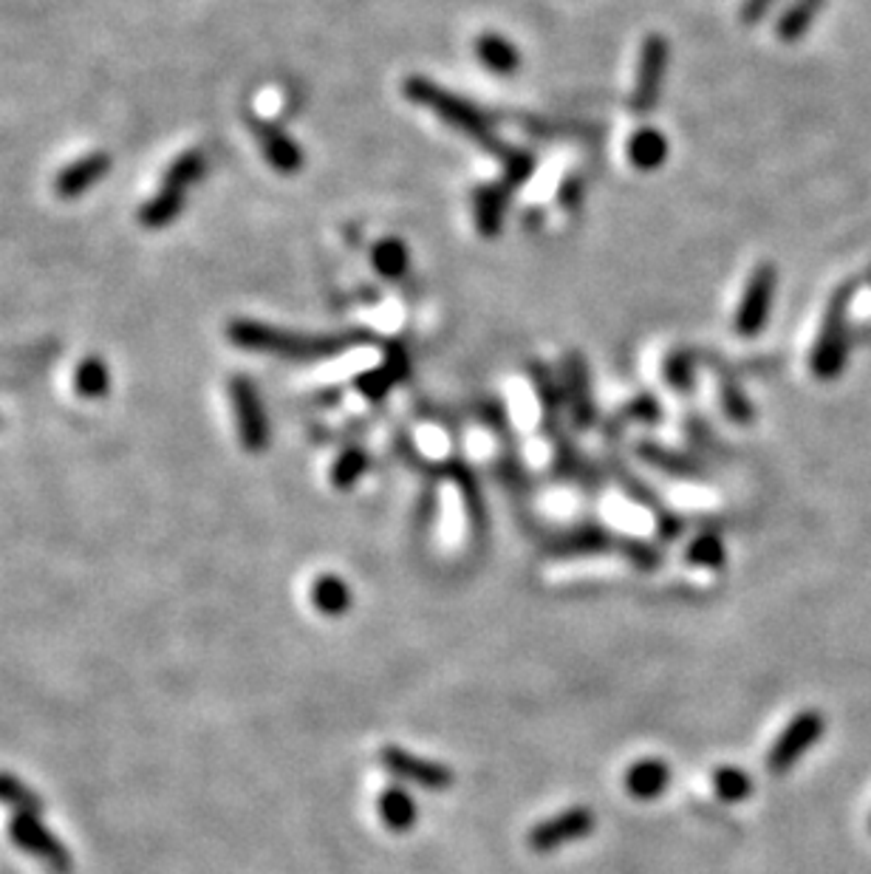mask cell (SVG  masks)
Returning a JSON list of instances; mask_svg holds the SVG:
<instances>
[{
  "label": "cell",
  "mask_w": 871,
  "mask_h": 874,
  "mask_svg": "<svg viewBox=\"0 0 871 874\" xmlns=\"http://www.w3.org/2000/svg\"><path fill=\"white\" fill-rule=\"evenodd\" d=\"M12 838L18 841V847H23L26 852L37 854L41 861H46L52 869H68V854L60 843L54 841V835H48L41 827V820L34 818L32 813H18L12 820Z\"/></svg>",
  "instance_id": "obj_12"
},
{
  "label": "cell",
  "mask_w": 871,
  "mask_h": 874,
  "mask_svg": "<svg viewBox=\"0 0 871 874\" xmlns=\"http://www.w3.org/2000/svg\"><path fill=\"white\" fill-rule=\"evenodd\" d=\"M0 801H7V804H12L14 809H21V813L34 815L41 809V801L34 798L23 784H18L12 775H0Z\"/></svg>",
  "instance_id": "obj_29"
},
{
  "label": "cell",
  "mask_w": 871,
  "mask_h": 874,
  "mask_svg": "<svg viewBox=\"0 0 871 874\" xmlns=\"http://www.w3.org/2000/svg\"><path fill=\"white\" fill-rule=\"evenodd\" d=\"M380 818H383V824L388 829L403 832V829L414 827L416 804L410 801L408 793H403V790H388V793L380 798Z\"/></svg>",
  "instance_id": "obj_24"
},
{
  "label": "cell",
  "mask_w": 871,
  "mask_h": 874,
  "mask_svg": "<svg viewBox=\"0 0 871 874\" xmlns=\"http://www.w3.org/2000/svg\"><path fill=\"white\" fill-rule=\"evenodd\" d=\"M691 560L699 566H719L722 564V544H719V538H713V535H702V538H697V544L691 546Z\"/></svg>",
  "instance_id": "obj_31"
},
{
  "label": "cell",
  "mask_w": 871,
  "mask_h": 874,
  "mask_svg": "<svg viewBox=\"0 0 871 874\" xmlns=\"http://www.w3.org/2000/svg\"><path fill=\"white\" fill-rule=\"evenodd\" d=\"M312 603L317 605V612L329 614V617H340V614L349 612L351 605L349 586L342 583L340 578H335V575H323V578L315 580Z\"/></svg>",
  "instance_id": "obj_22"
},
{
  "label": "cell",
  "mask_w": 871,
  "mask_h": 874,
  "mask_svg": "<svg viewBox=\"0 0 871 874\" xmlns=\"http://www.w3.org/2000/svg\"><path fill=\"white\" fill-rule=\"evenodd\" d=\"M207 156L204 150H184L179 159L170 162V168L165 170V179H161V188H173V190H184L195 188L207 175Z\"/></svg>",
  "instance_id": "obj_20"
},
{
  "label": "cell",
  "mask_w": 871,
  "mask_h": 874,
  "mask_svg": "<svg viewBox=\"0 0 871 874\" xmlns=\"http://www.w3.org/2000/svg\"><path fill=\"white\" fill-rule=\"evenodd\" d=\"M75 390L82 399H102L111 390V371L100 356H88L75 371Z\"/></svg>",
  "instance_id": "obj_23"
},
{
  "label": "cell",
  "mask_w": 871,
  "mask_h": 874,
  "mask_svg": "<svg viewBox=\"0 0 871 874\" xmlns=\"http://www.w3.org/2000/svg\"><path fill=\"white\" fill-rule=\"evenodd\" d=\"M625 150H629V162L634 168L643 170V173H651V170H659L668 162L670 145L657 128H640L629 139V148Z\"/></svg>",
  "instance_id": "obj_17"
},
{
  "label": "cell",
  "mask_w": 871,
  "mask_h": 874,
  "mask_svg": "<svg viewBox=\"0 0 871 874\" xmlns=\"http://www.w3.org/2000/svg\"><path fill=\"white\" fill-rule=\"evenodd\" d=\"M249 130H252L256 141L261 145L263 159L269 162V168L286 175L297 173V170L303 168L306 156H303L301 145H297L286 130L278 128V125H272V122L267 120H256V116H249Z\"/></svg>",
  "instance_id": "obj_9"
},
{
  "label": "cell",
  "mask_w": 871,
  "mask_h": 874,
  "mask_svg": "<svg viewBox=\"0 0 871 874\" xmlns=\"http://www.w3.org/2000/svg\"><path fill=\"white\" fill-rule=\"evenodd\" d=\"M371 263H374V270L383 277L399 281L408 272V247L399 238H383V241H376L374 249H371Z\"/></svg>",
  "instance_id": "obj_21"
},
{
  "label": "cell",
  "mask_w": 871,
  "mask_h": 874,
  "mask_svg": "<svg viewBox=\"0 0 871 874\" xmlns=\"http://www.w3.org/2000/svg\"><path fill=\"white\" fill-rule=\"evenodd\" d=\"M229 402H233L235 422H238V439L249 453H263L269 444V419L263 399L256 383L244 374L229 379Z\"/></svg>",
  "instance_id": "obj_4"
},
{
  "label": "cell",
  "mask_w": 871,
  "mask_h": 874,
  "mask_svg": "<svg viewBox=\"0 0 871 874\" xmlns=\"http://www.w3.org/2000/svg\"><path fill=\"white\" fill-rule=\"evenodd\" d=\"M595 829V815L589 813L586 807H575V809H564L555 818H546L543 824H538L535 829L530 832V847L535 852H552V849H561L572 841H580L586 835Z\"/></svg>",
  "instance_id": "obj_8"
},
{
  "label": "cell",
  "mask_w": 871,
  "mask_h": 874,
  "mask_svg": "<svg viewBox=\"0 0 871 874\" xmlns=\"http://www.w3.org/2000/svg\"><path fill=\"white\" fill-rule=\"evenodd\" d=\"M670 46L663 34H648L640 46L637 75H634V91H631V109L634 114H648L663 97L665 77H668Z\"/></svg>",
  "instance_id": "obj_3"
},
{
  "label": "cell",
  "mask_w": 871,
  "mask_h": 874,
  "mask_svg": "<svg viewBox=\"0 0 871 874\" xmlns=\"http://www.w3.org/2000/svg\"><path fill=\"white\" fill-rule=\"evenodd\" d=\"M184 209V193L173 188H159L148 202L139 207V224L145 229H165L181 216Z\"/></svg>",
  "instance_id": "obj_18"
},
{
  "label": "cell",
  "mask_w": 871,
  "mask_h": 874,
  "mask_svg": "<svg viewBox=\"0 0 871 874\" xmlns=\"http://www.w3.org/2000/svg\"><path fill=\"white\" fill-rule=\"evenodd\" d=\"M365 467H369V456H365L360 447L342 451L340 456H337L335 465H331V485L340 487V490L357 485L362 478V473H365Z\"/></svg>",
  "instance_id": "obj_25"
},
{
  "label": "cell",
  "mask_w": 871,
  "mask_h": 874,
  "mask_svg": "<svg viewBox=\"0 0 871 874\" xmlns=\"http://www.w3.org/2000/svg\"><path fill=\"white\" fill-rule=\"evenodd\" d=\"M778 0H744L742 3V21L747 23V26H753V23H758L761 18H765L767 12H770L772 7H776Z\"/></svg>",
  "instance_id": "obj_32"
},
{
  "label": "cell",
  "mask_w": 871,
  "mask_h": 874,
  "mask_svg": "<svg viewBox=\"0 0 871 874\" xmlns=\"http://www.w3.org/2000/svg\"><path fill=\"white\" fill-rule=\"evenodd\" d=\"M778 272L772 263H758L753 270L750 281L744 286L742 300H738L736 317H733V329L742 337H756L770 320L772 297H776Z\"/></svg>",
  "instance_id": "obj_5"
},
{
  "label": "cell",
  "mask_w": 871,
  "mask_h": 874,
  "mask_svg": "<svg viewBox=\"0 0 871 874\" xmlns=\"http://www.w3.org/2000/svg\"><path fill=\"white\" fill-rule=\"evenodd\" d=\"M405 368H408V363H405L403 351L391 349L388 356H385V363L380 365V368H371V371H365L362 377H357V388H360L369 399L385 397V394H388V390L399 383V377L405 374Z\"/></svg>",
  "instance_id": "obj_19"
},
{
  "label": "cell",
  "mask_w": 871,
  "mask_h": 874,
  "mask_svg": "<svg viewBox=\"0 0 871 874\" xmlns=\"http://www.w3.org/2000/svg\"><path fill=\"white\" fill-rule=\"evenodd\" d=\"M403 91L410 102H416V105L428 109L433 116H439L448 128L459 130L470 141H476L478 148H487L489 154H496V159H504L512 150L510 145H504L498 139L489 116L482 109H476L473 102L464 100V97L453 94V91L436 86V82L425 80V77H408Z\"/></svg>",
  "instance_id": "obj_2"
},
{
  "label": "cell",
  "mask_w": 871,
  "mask_h": 874,
  "mask_svg": "<svg viewBox=\"0 0 871 874\" xmlns=\"http://www.w3.org/2000/svg\"><path fill=\"white\" fill-rule=\"evenodd\" d=\"M713 790H716V795L722 801H742L750 795L753 784L750 779H747V773H742V770H736V767H722V770H716L713 773Z\"/></svg>",
  "instance_id": "obj_27"
},
{
  "label": "cell",
  "mask_w": 871,
  "mask_h": 874,
  "mask_svg": "<svg viewBox=\"0 0 871 874\" xmlns=\"http://www.w3.org/2000/svg\"><path fill=\"white\" fill-rule=\"evenodd\" d=\"M111 164H114L111 162V154H105V150L82 156V159H77V162L66 164L60 170L57 182H54V190H57L60 198H80L82 193H88V190L100 184L111 173Z\"/></svg>",
  "instance_id": "obj_11"
},
{
  "label": "cell",
  "mask_w": 871,
  "mask_h": 874,
  "mask_svg": "<svg viewBox=\"0 0 871 874\" xmlns=\"http://www.w3.org/2000/svg\"><path fill=\"white\" fill-rule=\"evenodd\" d=\"M564 383H566V399H569V408L572 413H575V419L580 424H589L591 419H595V399H591L589 371H586L584 360L577 354H572L569 360H566Z\"/></svg>",
  "instance_id": "obj_15"
},
{
  "label": "cell",
  "mask_w": 871,
  "mask_h": 874,
  "mask_svg": "<svg viewBox=\"0 0 871 874\" xmlns=\"http://www.w3.org/2000/svg\"><path fill=\"white\" fill-rule=\"evenodd\" d=\"M722 402H724V413L731 419H736V422H747V419L753 417V408L747 405L744 394L731 383V379H724L722 385Z\"/></svg>",
  "instance_id": "obj_30"
},
{
  "label": "cell",
  "mask_w": 871,
  "mask_h": 874,
  "mask_svg": "<svg viewBox=\"0 0 871 874\" xmlns=\"http://www.w3.org/2000/svg\"><path fill=\"white\" fill-rule=\"evenodd\" d=\"M851 297V286L849 290H840L835 295V300L829 303V311H826V324L824 331H821L818 343L812 349V371L815 377L829 379L835 377L840 368H844L846 360V303Z\"/></svg>",
  "instance_id": "obj_7"
},
{
  "label": "cell",
  "mask_w": 871,
  "mask_h": 874,
  "mask_svg": "<svg viewBox=\"0 0 871 874\" xmlns=\"http://www.w3.org/2000/svg\"><path fill=\"white\" fill-rule=\"evenodd\" d=\"M824 730L826 719L818 711L798 713L795 719L784 727V734L778 736L770 753H767V770L772 775H784L801 756L810 753V747L824 736Z\"/></svg>",
  "instance_id": "obj_6"
},
{
  "label": "cell",
  "mask_w": 871,
  "mask_h": 874,
  "mask_svg": "<svg viewBox=\"0 0 871 874\" xmlns=\"http://www.w3.org/2000/svg\"><path fill=\"white\" fill-rule=\"evenodd\" d=\"M512 190L504 182L482 184L473 193V222L484 238H496L507 222V207H510Z\"/></svg>",
  "instance_id": "obj_13"
},
{
  "label": "cell",
  "mask_w": 871,
  "mask_h": 874,
  "mask_svg": "<svg viewBox=\"0 0 871 874\" xmlns=\"http://www.w3.org/2000/svg\"><path fill=\"white\" fill-rule=\"evenodd\" d=\"M663 374L668 379V385L674 390H693V379H697V360L691 351H674L668 354L663 365Z\"/></svg>",
  "instance_id": "obj_26"
},
{
  "label": "cell",
  "mask_w": 871,
  "mask_h": 874,
  "mask_svg": "<svg viewBox=\"0 0 871 874\" xmlns=\"http://www.w3.org/2000/svg\"><path fill=\"white\" fill-rule=\"evenodd\" d=\"M670 781V770L665 761L659 759H643L637 764H631V770L625 773V787L634 798L651 801L665 793Z\"/></svg>",
  "instance_id": "obj_16"
},
{
  "label": "cell",
  "mask_w": 871,
  "mask_h": 874,
  "mask_svg": "<svg viewBox=\"0 0 871 874\" xmlns=\"http://www.w3.org/2000/svg\"><path fill=\"white\" fill-rule=\"evenodd\" d=\"M227 340L244 351L272 354L292 360V363H315V360H326V356L342 354L365 343L362 334H303V331L278 329V326L244 320V317L227 326Z\"/></svg>",
  "instance_id": "obj_1"
},
{
  "label": "cell",
  "mask_w": 871,
  "mask_h": 874,
  "mask_svg": "<svg viewBox=\"0 0 871 874\" xmlns=\"http://www.w3.org/2000/svg\"><path fill=\"white\" fill-rule=\"evenodd\" d=\"M818 3L821 0H798L795 7H792L790 12H784V18L778 21L776 26L778 37H784V41H795V37H801V34L810 29L812 14H815Z\"/></svg>",
  "instance_id": "obj_28"
},
{
  "label": "cell",
  "mask_w": 871,
  "mask_h": 874,
  "mask_svg": "<svg viewBox=\"0 0 871 874\" xmlns=\"http://www.w3.org/2000/svg\"><path fill=\"white\" fill-rule=\"evenodd\" d=\"M476 60L482 63V68H487L489 75L498 77H512L521 68V52L516 48V43L507 41L504 34L484 32L478 34L473 43Z\"/></svg>",
  "instance_id": "obj_14"
},
{
  "label": "cell",
  "mask_w": 871,
  "mask_h": 874,
  "mask_svg": "<svg viewBox=\"0 0 871 874\" xmlns=\"http://www.w3.org/2000/svg\"><path fill=\"white\" fill-rule=\"evenodd\" d=\"M383 764L388 767L391 773L403 775V779L414 781V784H419L425 790H433V793L448 790L453 784V773H450L448 767L422 759V756L408 753L403 747H385Z\"/></svg>",
  "instance_id": "obj_10"
}]
</instances>
